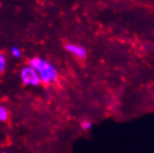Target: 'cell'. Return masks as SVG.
I'll return each instance as SVG.
<instances>
[{
	"instance_id": "obj_1",
	"label": "cell",
	"mask_w": 154,
	"mask_h": 153,
	"mask_svg": "<svg viewBox=\"0 0 154 153\" xmlns=\"http://www.w3.org/2000/svg\"><path fill=\"white\" fill-rule=\"evenodd\" d=\"M28 65L37 72L42 84L51 85L58 83L59 72L48 60L41 57H32L29 60Z\"/></svg>"
},
{
	"instance_id": "obj_2",
	"label": "cell",
	"mask_w": 154,
	"mask_h": 153,
	"mask_svg": "<svg viewBox=\"0 0 154 153\" xmlns=\"http://www.w3.org/2000/svg\"><path fill=\"white\" fill-rule=\"evenodd\" d=\"M20 79L24 85L36 87L41 84V81L37 72L30 65H24L20 70Z\"/></svg>"
},
{
	"instance_id": "obj_3",
	"label": "cell",
	"mask_w": 154,
	"mask_h": 153,
	"mask_svg": "<svg viewBox=\"0 0 154 153\" xmlns=\"http://www.w3.org/2000/svg\"><path fill=\"white\" fill-rule=\"evenodd\" d=\"M64 48L67 52H69L72 56H74L75 58L79 59V60H85L87 57L86 49L83 46L78 45V44L67 43V44H65Z\"/></svg>"
},
{
	"instance_id": "obj_4",
	"label": "cell",
	"mask_w": 154,
	"mask_h": 153,
	"mask_svg": "<svg viewBox=\"0 0 154 153\" xmlns=\"http://www.w3.org/2000/svg\"><path fill=\"white\" fill-rule=\"evenodd\" d=\"M9 119V112L8 108L4 105H0V122L7 123Z\"/></svg>"
},
{
	"instance_id": "obj_5",
	"label": "cell",
	"mask_w": 154,
	"mask_h": 153,
	"mask_svg": "<svg viewBox=\"0 0 154 153\" xmlns=\"http://www.w3.org/2000/svg\"><path fill=\"white\" fill-rule=\"evenodd\" d=\"M8 60L3 52H0V76H1L7 70Z\"/></svg>"
},
{
	"instance_id": "obj_6",
	"label": "cell",
	"mask_w": 154,
	"mask_h": 153,
	"mask_svg": "<svg viewBox=\"0 0 154 153\" xmlns=\"http://www.w3.org/2000/svg\"><path fill=\"white\" fill-rule=\"evenodd\" d=\"M10 55L12 56V58L14 59H20L21 56H23V52H21L20 48L18 47H12L11 49H10Z\"/></svg>"
},
{
	"instance_id": "obj_7",
	"label": "cell",
	"mask_w": 154,
	"mask_h": 153,
	"mask_svg": "<svg viewBox=\"0 0 154 153\" xmlns=\"http://www.w3.org/2000/svg\"><path fill=\"white\" fill-rule=\"evenodd\" d=\"M93 127V123L89 120H84V121L81 123V128L87 132V131H90Z\"/></svg>"
},
{
	"instance_id": "obj_8",
	"label": "cell",
	"mask_w": 154,
	"mask_h": 153,
	"mask_svg": "<svg viewBox=\"0 0 154 153\" xmlns=\"http://www.w3.org/2000/svg\"><path fill=\"white\" fill-rule=\"evenodd\" d=\"M0 153H8V152H6V151H2V152H0Z\"/></svg>"
}]
</instances>
